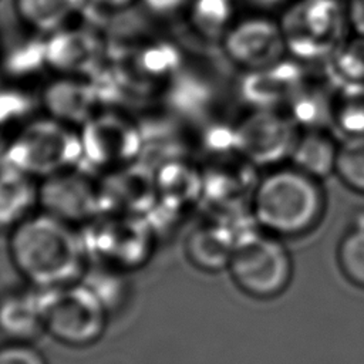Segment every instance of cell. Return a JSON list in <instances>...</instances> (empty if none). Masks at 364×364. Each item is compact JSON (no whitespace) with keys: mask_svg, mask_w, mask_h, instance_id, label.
<instances>
[{"mask_svg":"<svg viewBox=\"0 0 364 364\" xmlns=\"http://www.w3.org/2000/svg\"><path fill=\"white\" fill-rule=\"evenodd\" d=\"M7 253L24 284L41 291L81 282L91 266L80 226L43 209L7 233Z\"/></svg>","mask_w":364,"mask_h":364,"instance_id":"6da1fadb","label":"cell"},{"mask_svg":"<svg viewBox=\"0 0 364 364\" xmlns=\"http://www.w3.org/2000/svg\"><path fill=\"white\" fill-rule=\"evenodd\" d=\"M326 209L320 179L294 165L269 171L252 192V215L276 236H300L318 225Z\"/></svg>","mask_w":364,"mask_h":364,"instance_id":"7a4b0ae2","label":"cell"},{"mask_svg":"<svg viewBox=\"0 0 364 364\" xmlns=\"http://www.w3.org/2000/svg\"><path fill=\"white\" fill-rule=\"evenodd\" d=\"M46 336L68 348H88L104 337L111 310L84 280L43 291Z\"/></svg>","mask_w":364,"mask_h":364,"instance_id":"3957f363","label":"cell"},{"mask_svg":"<svg viewBox=\"0 0 364 364\" xmlns=\"http://www.w3.org/2000/svg\"><path fill=\"white\" fill-rule=\"evenodd\" d=\"M0 159L43 181L75 168L81 159L80 134L51 117L27 121Z\"/></svg>","mask_w":364,"mask_h":364,"instance_id":"277c9868","label":"cell"},{"mask_svg":"<svg viewBox=\"0 0 364 364\" xmlns=\"http://www.w3.org/2000/svg\"><path fill=\"white\" fill-rule=\"evenodd\" d=\"M239 290L255 299H272L284 291L293 276L287 247L273 236H240L228 269Z\"/></svg>","mask_w":364,"mask_h":364,"instance_id":"5b68a950","label":"cell"},{"mask_svg":"<svg viewBox=\"0 0 364 364\" xmlns=\"http://www.w3.org/2000/svg\"><path fill=\"white\" fill-rule=\"evenodd\" d=\"M343 21L338 0H299L280 23L287 51L306 60L333 54L341 43Z\"/></svg>","mask_w":364,"mask_h":364,"instance_id":"8992f818","label":"cell"},{"mask_svg":"<svg viewBox=\"0 0 364 364\" xmlns=\"http://www.w3.org/2000/svg\"><path fill=\"white\" fill-rule=\"evenodd\" d=\"M136 127L121 115L97 112L81 125V158L109 171L122 169L139 148Z\"/></svg>","mask_w":364,"mask_h":364,"instance_id":"52a82bcc","label":"cell"},{"mask_svg":"<svg viewBox=\"0 0 364 364\" xmlns=\"http://www.w3.org/2000/svg\"><path fill=\"white\" fill-rule=\"evenodd\" d=\"M220 41L226 57L246 71L274 64L287 51L280 23L267 17L233 23Z\"/></svg>","mask_w":364,"mask_h":364,"instance_id":"ba28073f","label":"cell"},{"mask_svg":"<svg viewBox=\"0 0 364 364\" xmlns=\"http://www.w3.org/2000/svg\"><path fill=\"white\" fill-rule=\"evenodd\" d=\"M296 127L290 117L273 108H253L236 127L235 145L257 164H274L290 156L299 136Z\"/></svg>","mask_w":364,"mask_h":364,"instance_id":"9c48e42d","label":"cell"},{"mask_svg":"<svg viewBox=\"0 0 364 364\" xmlns=\"http://www.w3.org/2000/svg\"><path fill=\"white\" fill-rule=\"evenodd\" d=\"M77 168L40 181V209L75 226L90 222L102 206L101 191Z\"/></svg>","mask_w":364,"mask_h":364,"instance_id":"30bf717a","label":"cell"},{"mask_svg":"<svg viewBox=\"0 0 364 364\" xmlns=\"http://www.w3.org/2000/svg\"><path fill=\"white\" fill-rule=\"evenodd\" d=\"M303 87V70L291 61L282 58L274 64L247 70L239 82V94L253 108H274L289 102Z\"/></svg>","mask_w":364,"mask_h":364,"instance_id":"8fae6325","label":"cell"},{"mask_svg":"<svg viewBox=\"0 0 364 364\" xmlns=\"http://www.w3.org/2000/svg\"><path fill=\"white\" fill-rule=\"evenodd\" d=\"M46 334L43 291L28 284L0 291V336L6 341H30Z\"/></svg>","mask_w":364,"mask_h":364,"instance_id":"7c38bea8","label":"cell"},{"mask_svg":"<svg viewBox=\"0 0 364 364\" xmlns=\"http://www.w3.org/2000/svg\"><path fill=\"white\" fill-rule=\"evenodd\" d=\"M40 210V179L0 161V232L7 235Z\"/></svg>","mask_w":364,"mask_h":364,"instance_id":"4fadbf2b","label":"cell"},{"mask_svg":"<svg viewBox=\"0 0 364 364\" xmlns=\"http://www.w3.org/2000/svg\"><path fill=\"white\" fill-rule=\"evenodd\" d=\"M48 117L67 125H82L97 114L95 88L80 75H61L43 95Z\"/></svg>","mask_w":364,"mask_h":364,"instance_id":"5bb4252c","label":"cell"},{"mask_svg":"<svg viewBox=\"0 0 364 364\" xmlns=\"http://www.w3.org/2000/svg\"><path fill=\"white\" fill-rule=\"evenodd\" d=\"M98 41L87 30L65 27L46 41L47 65L63 75H80L95 63Z\"/></svg>","mask_w":364,"mask_h":364,"instance_id":"9a60e30c","label":"cell"},{"mask_svg":"<svg viewBox=\"0 0 364 364\" xmlns=\"http://www.w3.org/2000/svg\"><path fill=\"white\" fill-rule=\"evenodd\" d=\"M239 237L225 226L216 223L199 225L189 232L185 240L188 262L203 272L228 269L230 256Z\"/></svg>","mask_w":364,"mask_h":364,"instance_id":"2e32d148","label":"cell"},{"mask_svg":"<svg viewBox=\"0 0 364 364\" xmlns=\"http://www.w3.org/2000/svg\"><path fill=\"white\" fill-rule=\"evenodd\" d=\"M87 0H14V11L31 31L50 36L68 27Z\"/></svg>","mask_w":364,"mask_h":364,"instance_id":"e0dca14e","label":"cell"},{"mask_svg":"<svg viewBox=\"0 0 364 364\" xmlns=\"http://www.w3.org/2000/svg\"><path fill=\"white\" fill-rule=\"evenodd\" d=\"M338 145L321 129H307L299 135L290 154L291 165L323 179L336 172Z\"/></svg>","mask_w":364,"mask_h":364,"instance_id":"ac0fdd59","label":"cell"},{"mask_svg":"<svg viewBox=\"0 0 364 364\" xmlns=\"http://www.w3.org/2000/svg\"><path fill=\"white\" fill-rule=\"evenodd\" d=\"M192 28L208 38L225 36L233 24V6L230 0H192L188 7Z\"/></svg>","mask_w":364,"mask_h":364,"instance_id":"d6986e66","label":"cell"},{"mask_svg":"<svg viewBox=\"0 0 364 364\" xmlns=\"http://www.w3.org/2000/svg\"><path fill=\"white\" fill-rule=\"evenodd\" d=\"M333 122L347 136L364 135V81L341 85L333 101Z\"/></svg>","mask_w":364,"mask_h":364,"instance_id":"ffe728a7","label":"cell"},{"mask_svg":"<svg viewBox=\"0 0 364 364\" xmlns=\"http://www.w3.org/2000/svg\"><path fill=\"white\" fill-rule=\"evenodd\" d=\"M289 102L291 108L290 118L296 125H304L307 129H321L326 122H333V101L321 92L309 91L303 85Z\"/></svg>","mask_w":364,"mask_h":364,"instance_id":"44dd1931","label":"cell"},{"mask_svg":"<svg viewBox=\"0 0 364 364\" xmlns=\"http://www.w3.org/2000/svg\"><path fill=\"white\" fill-rule=\"evenodd\" d=\"M336 173L347 188L364 195V135L347 136L338 145Z\"/></svg>","mask_w":364,"mask_h":364,"instance_id":"7402d4cb","label":"cell"},{"mask_svg":"<svg viewBox=\"0 0 364 364\" xmlns=\"http://www.w3.org/2000/svg\"><path fill=\"white\" fill-rule=\"evenodd\" d=\"M337 260L343 274L364 289V220L343 236L337 247Z\"/></svg>","mask_w":364,"mask_h":364,"instance_id":"603a6c76","label":"cell"},{"mask_svg":"<svg viewBox=\"0 0 364 364\" xmlns=\"http://www.w3.org/2000/svg\"><path fill=\"white\" fill-rule=\"evenodd\" d=\"M333 55V67L337 77L344 82L364 81V37L357 36L341 41Z\"/></svg>","mask_w":364,"mask_h":364,"instance_id":"cb8c5ba5","label":"cell"},{"mask_svg":"<svg viewBox=\"0 0 364 364\" xmlns=\"http://www.w3.org/2000/svg\"><path fill=\"white\" fill-rule=\"evenodd\" d=\"M0 364H48V360L36 343L4 341L0 344Z\"/></svg>","mask_w":364,"mask_h":364,"instance_id":"d4e9b609","label":"cell"},{"mask_svg":"<svg viewBox=\"0 0 364 364\" xmlns=\"http://www.w3.org/2000/svg\"><path fill=\"white\" fill-rule=\"evenodd\" d=\"M145 9L161 17L175 16L182 10H188L192 0H141Z\"/></svg>","mask_w":364,"mask_h":364,"instance_id":"484cf974","label":"cell"},{"mask_svg":"<svg viewBox=\"0 0 364 364\" xmlns=\"http://www.w3.org/2000/svg\"><path fill=\"white\" fill-rule=\"evenodd\" d=\"M346 17L354 33L364 37V0H348Z\"/></svg>","mask_w":364,"mask_h":364,"instance_id":"4316f807","label":"cell"},{"mask_svg":"<svg viewBox=\"0 0 364 364\" xmlns=\"http://www.w3.org/2000/svg\"><path fill=\"white\" fill-rule=\"evenodd\" d=\"M136 0H87V3H91L92 6L107 10V11H118L125 10L129 6H132Z\"/></svg>","mask_w":364,"mask_h":364,"instance_id":"83f0119b","label":"cell"},{"mask_svg":"<svg viewBox=\"0 0 364 364\" xmlns=\"http://www.w3.org/2000/svg\"><path fill=\"white\" fill-rule=\"evenodd\" d=\"M255 3H259V4H263V6H267V4H274L277 3L279 0H252Z\"/></svg>","mask_w":364,"mask_h":364,"instance_id":"f1b7e54d","label":"cell"},{"mask_svg":"<svg viewBox=\"0 0 364 364\" xmlns=\"http://www.w3.org/2000/svg\"><path fill=\"white\" fill-rule=\"evenodd\" d=\"M3 57V40H1V33H0V60Z\"/></svg>","mask_w":364,"mask_h":364,"instance_id":"f546056e","label":"cell"}]
</instances>
